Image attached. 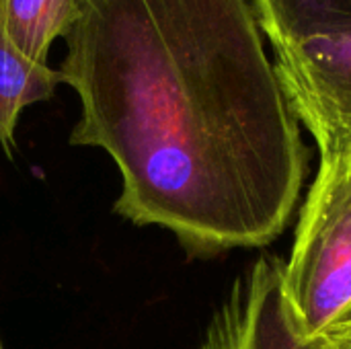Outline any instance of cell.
Segmentation results:
<instances>
[{"label": "cell", "mask_w": 351, "mask_h": 349, "mask_svg": "<svg viewBox=\"0 0 351 349\" xmlns=\"http://www.w3.org/2000/svg\"><path fill=\"white\" fill-rule=\"evenodd\" d=\"M276 72L321 158L351 146V31L274 45Z\"/></svg>", "instance_id": "3957f363"}, {"label": "cell", "mask_w": 351, "mask_h": 349, "mask_svg": "<svg viewBox=\"0 0 351 349\" xmlns=\"http://www.w3.org/2000/svg\"><path fill=\"white\" fill-rule=\"evenodd\" d=\"M0 349H2V344H0Z\"/></svg>", "instance_id": "30bf717a"}, {"label": "cell", "mask_w": 351, "mask_h": 349, "mask_svg": "<svg viewBox=\"0 0 351 349\" xmlns=\"http://www.w3.org/2000/svg\"><path fill=\"white\" fill-rule=\"evenodd\" d=\"M261 33L251 0H80L58 70L70 144L115 160L119 216L197 253L282 234L306 146Z\"/></svg>", "instance_id": "6da1fadb"}, {"label": "cell", "mask_w": 351, "mask_h": 349, "mask_svg": "<svg viewBox=\"0 0 351 349\" xmlns=\"http://www.w3.org/2000/svg\"><path fill=\"white\" fill-rule=\"evenodd\" d=\"M284 282L311 335H325L351 311V163L321 158L296 226Z\"/></svg>", "instance_id": "7a4b0ae2"}, {"label": "cell", "mask_w": 351, "mask_h": 349, "mask_svg": "<svg viewBox=\"0 0 351 349\" xmlns=\"http://www.w3.org/2000/svg\"><path fill=\"white\" fill-rule=\"evenodd\" d=\"M346 156H348V158H350V163H351V146H350V150H348V152H346Z\"/></svg>", "instance_id": "9c48e42d"}, {"label": "cell", "mask_w": 351, "mask_h": 349, "mask_svg": "<svg viewBox=\"0 0 351 349\" xmlns=\"http://www.w3.org/2000/svg\"><path fill=\"white\" fill-rule=\"evenodd\" d=\"M60 82L58 70L25 58L14 47L0 21V146L8 158L16 148L14 132L23 109L51 99Z\"/></svg>", "instance_id": "5b68a950"}, {"label": "cell", "mask_w": 351, "mask_h": 349, "mask_svg": "<svg viewBox=\"0 0 351 349\" xmlns=\"http://www.w3.org/2000/svg\"><path fill=\"white\" fill-rule=\"evenodd\" d=\"M199 349H335L311 335L290 304L284 261L263 255L239 276L214 313Z\"/></svg>", "instance_id": "277c9868"}, {"label": "cell", "mask_w": 351, "mask_h": 349, "mask_svg": "<svg viewBox=\"0 0 351 349\" xmlns=\"http://www.w3.org/2000/svg\"><path fill=\"white\" fill-rule=\"evenodd\" d=\"M325 337L335 349H351V311L325 333Z\"/></svg>", "instance_id": "ba28073f"}, {"label": "cell", "mask_w": 351, "mask_h": 349, "mask_svg": "<svg viewBox=\"0 0 351 349\" xmlns=\"http://www.w3.org/2000/svg\"><path fill=\"white\" fill-rule=\"evenodd\" d=\"M271 45L351 31V0H251Z\"/></svg>", "instance_id": "8992f818"}, {"label": "cell", "mask_w": 351, "mask_h": 349, "mask_svg": "<svg viewBox=\"0 0 351 349\" xmlns=\"http://www.w3.org/2000/svg\"><path fill=\"white\" fill-rule=\"evenodd\" d=\"M80 0H0V21L14 47L37 64L58 37H66L78 19Z\"/></svg>", "instance_id": "52a82bcc"}]
</instances>
